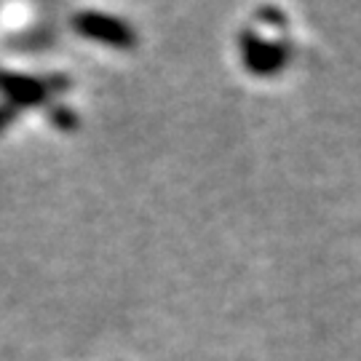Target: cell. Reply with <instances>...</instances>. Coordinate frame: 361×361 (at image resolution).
I'll return each mask as SVG.
<instances>
[{"mask_svg":"<svg viewBox=\"0 0 361 361\" xmlns=\"http://www.w3.org/2000/svg\"><path fill=\"white\" fill-rule=\"evenodd\" d=\"M241 54H244L246 67L255 75H276L279 70H284L289 51L284 43H273V40L259 38L257 32L246 30L241 32Z\"/></svg>","mask_w":361,"mask_h":361,"instance_id":"cell-1","label":"cell"},{"mask_svg":"<svg viewBox=\"0 0 361 361\" xmlns=\"http://www.w3.org/2000/svg\"><path fill=\"white\" fill-rule=\"evenodd\" d=\"M75 27L80 35L102 40V43L116 46V49H131L134 46V32L129 27L123 25L121 19L104 16V13H78Z\"/></svg>","mask_w":361,"mask_h":361,"instance_id":"cell-2","label":"cell"},{"mask_svg":"<svg viewBox=\"0 0 361 361\" xmlns=\"http://www.w3.org/2000/svg\"><path fill=\"white\" fill-rule=\"evenodd\" d=\"M0 91L8 97V104L19 107V104L43 102L54 89L49 86V80H35V78L6 75V73H0Z\"/></svg>","mask_w":361,"mask_h":361,"instance_id":"cell-3","label":"cell"},{"mask_svg":"<svg viewBox=\"0 0 361 361\" xmlns=\"http://www.w3.org/2000/svg\"><path fill=\"white\" fill-rule=\"evenodd\" d=\"M16 110H19V107H13V104H3V107H0V131L11 123L13 116H16Z\"/></svg>","mask_w":361,"mask_h":361,"instance_id":"cell-4","label":"cell"}]
</instances>
